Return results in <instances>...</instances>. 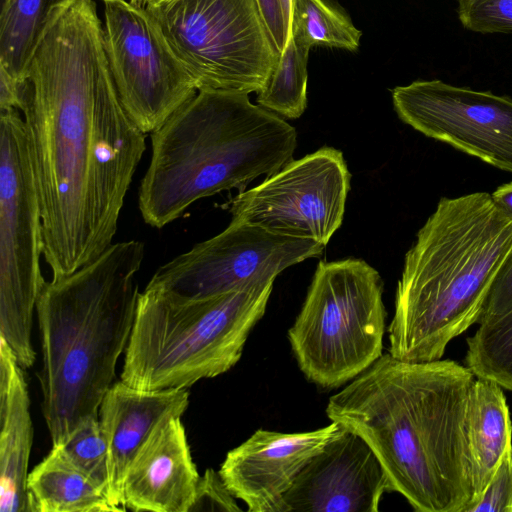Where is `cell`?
Segmentation results:
<instances>
[{"label":"cell","mask_w":512,"mask_h":512,"mask_svg":"<svg viewBox=\"0 0 512 512\" xmlns=\"http://www.w3.org/2000/svg\"><path fill=\"white\" fill-rule=\"evenodd\" d=\"M0 112V338L26 369L36 357L33 313L45 281L42 217L25 120L15 109Z\"/></svg>","instance_id":"obj_9"},{"label":"cell","mask_w":512,"mask_h":512,"mask_svg":"<svg viewBox=\"0 0 512 512\" xmlns=\"http://www.w3.org/2000/svg\"><path fill=\"white\" fill-rule=\"evenodd\" d=\"M33 444L23 368L0 338V512H31L27 490Z\"/></svg>","instance_id":"obj_18"},{"label":"cell","mask_w":512,"mask_h":512,"mask_svg":"<svg viewBox=\"0 0 512 512\" xmlns=\"http://www.w3.org/2000/svg\"><path fill=\"white\" fill-rule=\"evenodd\" d=\"M200 475L181 417L161 421L131 462L123 483L133 511L190 512Z\"/></svg>","instance_id":"obj_16"},{"label":"cell","mask_w":512,"mask_h":512,"mask_svg":"<svg viewBox=\"0 0 512 512\" xmlns=\"http://www.w3.org/2000/svg\"><path fill=\"white\" fill-rule=\"evenodd\" d=\"M297 133L282 117L252 104L247 93L202 89L151 133V158L138 205L163 228L196 201L245 190L292 159Z\"/></svg>","instance_id":"obj_5"},{"label":"cell","mask_w":512,"mask_h":512,"mask_svg":"<svg viewBox=\"0 0 512 512\" xmlns=\"http://www.w3.org/2000/svg\"><path fill=\"white\" fill-rule=\"evenodd\" d=\"M102 1H106V0H102ZM131 1H134V2H138V3H142V4H147L149 1L151 0H131Z\"/></svg>","instance_id":"obj_34"},{"label":"cell","mask_w":512,"mask_h":512,"mask_svg":"<svg viewBox=\"0 0 512 512\" xmlns=\"http://www.w3.org/2000/svg\"><path fill=\"white\" fill-rule=\"evenodd\" d=\"M311 239L272 233L231 220L216 236L165 263L148 287L182 299H201L274 282L286 268L322 255Z\"/></svg>","instance_id":"obj_12"},{"label":"cell","mask_w":512,"mask_h":512,"mask_svg":"<svg viewBox=\"0 0 512 512\" xmlns=\"http://www.w3.org/2000/svg\"><path fill=\"white\" fill-rule=\"evenodd\" d=\"M310 49L294 35L288 37L275 68L257 93L259 106L287 119H297L304 113Z\"/></svg>","instance_id":"obj_22"},{"label":"cell","mask_w":512,"mask_h":512,"mask_svg":"<svg viewBox=\"0 0 512 512\" xmlns=\"http://www.w3.org/2000/svg\"><path fill=\"white\" fill-rule=\"evenodd\" d=\"M27 80L20 83L0 66V111L15 109L21 111Z\"/></svg>","instance_id":"obj_31"},{"label":"cell","mask_w":512,"mask_h":512,"mask_svg":"<svg viewBox=\"0 0 512 512\" xmlns=\"http://www.w3.org/2000/svg\"><path fill=\"white\" fill-rule=\"evenodd\" d=\"M28 130L52 278L111 244L146 134L123 107L93 0L57 11L27 68Z\"/></svg>","instance_id":"obj_1"},{"label":"cell","mask_w":512,"mask_h":512,"mask_svg":"<svg viewBox=\"0 0 512 512\" xmlns=\"http://www.w3.org/2000/svg\"><path fill=\"white\" fill-rule=\"evenodd\" d=\"M189 404L187 389L141 390L114 383L99 407V421L108 446L109 502L124 511L127 470L155 427L168 417H181Z\"/></svg>","instance_id":"obj_17"},{"label":"cell","mask_w":512,"mask_h":512,"mask_svg":"<svg viewBox=\"0 0 512 512\" xmlns=\"http://www.w3.org/2000/svg\"><path fill=\"white\" fill-rule=\"evenodd\" d=\"M275 46L281 53L288 40V27L281 0H256Z\"/></svg>","instance_id":"obj_30"},{"label":"cell","mask_w":512,"mask_h":512,"mask_svg":"<svg viewBox=\"0 0 512 512\" xmlns=\"http://www.w3.org/2000/svg\"><path fill=\"white\" fill-rule=\"evenodd\" d=\"M398 117L423 135L512 173V99L441 80L392 90Z\"/></svg>","instance_id":"obj_13"},{"label":"cell","mask_w":512,"mask_h":512,"mask_svg":"<svg viewBox=\"0 0 512 512\" xmlns=\"http://www.w3.org/2000/svg\"><path fill=\"white\" fill-rule=\"evenodd\" d=\"M468 435L476 499L512 446V423L506 398L502 387L490 379L478 377L474 382Z\"/></svg>","instance_id":"obj_20"},{"label":"cell","mask_w":512,"mask_h":512,"mask_svg":"<svg viewBox=\"0 0 512 512\" xmlns=\"http://www.w3.org/2000/svg\"><path fill=\"white\" fill-rule=\"evenodd\" d=\"M144 257L143 242H117L70 275L42 285L35 310L42 351L38 377L52 446L99 416L131 334Z\"/></svg>","instance_id":"obj_3"},{"label":"cell","mask_w":512,"mask_h":512,"mask_svg":"<svg viewBox=\"0 0 512 512\" xmlns=\"http://www.w3.org/2000/svg\"><path fill=\"white\" fill-rule=\"evenodd\" d=\"M343 426L331 424L317 430L282 433L258 429L230 450L219 474L232 495L250 512H287L284 496L309 460Z\"/></svg>","instance_id":"obj_15"},{"label":"cell","mask_w":512,"mask_h":512,"mask_svg":"<svg viewBox=\"0 0 512 512\" xmlns=\"http://www.w3.org/2000/svg\"><path fill=\"white\" fill-rule=\"evenodd\" d=\"M273 283L201 299L146 286L138 297L121 381L141 390L188 389L227 372L263 317Z\"/></svg>","instance_id":"obj_6"},{"label":"cell","mask_w":512,"mask_h":512,"mask_svg":"<svg viewBox=\"0 0 512 512\" xmlns=\"http://www.w3.org/2000/svg\"><path fill=\"white\" fill-rule=\"evenodd\" d=\"M385 492L390 485L379 458L343 426L300 471L284 502L287 512H377Z\"/></svg>","instance_id":"obj_14"},{"label":"cell","mask_w":512,"mask_h":512,"mask_svg":"<svg viewBox=\"0 0 512 512\" xmlns=\"http://www.w3.org/2000/svg\"><path fill=\"white\" fill-rule=\"evenodd\" d=\"M491 197L497 207L512 219V182L499 186Z\"/></svg>","instance_id":"obj_32"},{"label":"cell","mask_w":512,"mask_h":512,"mask_svg":"<svg viewBox=\"0 0 512 512\" xmlns=\"http://www.w3.org/2000/svg\"><path fill=\"white\" fill-rule=\"evenodd\" d=\"M350 179L343 153L325 146L291 159L223 207L233 221L326 246L342 224Z\"/></svg>","instance_id":"obj_11"},{"label":"cell","mask_w":512,"mask_h":512,"mask_svg":"<svg viewBox=\"0 0 512 512\" xmlns=\"http://www.w3.org/2000/svg\"><path fill=\"white\" fill-rule=\"evenodd\" d=\"M58 447L109 500L108 446L98 416L83 421Z\"/></svg>","instance_id":"obj_25"},{"label":"cell","mask_w":512,"mask_h":512,"mask_svg":"<svg viewBox=\"0 0 512 512\" xmlns=\"http://www.w3.org/2000/svg\"><path fill=\"white\" fill-rule=\"evenodd\" d=\"M310 48L323 45L356 51L362 32L350 17L330 0H296L290 35Z\"/></svg>","instance_id":"obj_23"},{"label":"cell","mask_w":512,"mask_h":512,"mask_svg":"<svg viewBox=\"0 0 512 512\" xmlns=\"http://www.w3.org/2000/svg\"><path fill=\"white\" fill-rule=\"evenodd\" d=\"M27 490L31 512L118 511L58 446L29 472Z\"/></svg>","instance_id":"obj_19"},{"label":"cell","mask_w":512,"mask_h":512,"mask_svg":"<svg viewBox=\"0 0 512 512\" xmlns=\"http://www.w3.org/2000/svg\"><path fill=\"white\" fill-rule=\"evenodd\" d=\"M73 0H2L0 66L20 83L54 14Z\"/></svg>","instance_id":"obj_21"},{"label":"cell","mask_w":512,"mask_h":512,"mask_svg":"<svg viewBox=\"0 0 512 512\" xmlns=\"http://www.w3.org/2000/svg\"><path fill=\"white\" fill-rule=\"evenodd\" d=\"M474 373L452 360L408 362L383 354L340 392L326 415L360 435L390 492L417 512H463L475 499L469 445Z\"/></svg>","instance_id":"obj_2"},{"label":"cell","mask_w":512,"mask_h":512,"mask_svg":"<svg viewBox=\"0 0 512 512\" xmlns=\"http://www.w3.org/2000/svg\"><path fill=\"white\" fill-rule=\"evenodd\" d=\"M383 281L361 259L320 261L288 339L311 382L338 388L382 354L386 330Z\"/></svg>","instance_id":"obj_7"},{"label":"cell","mask_w":512,"mask_h":512,"mask_svg":"<svg viewBox=\"0 0 512 512\" xmlns=\"http://www.w3.org/2000/svg\"><path fill=\"white\" fill-rule=\"evenodd\" d=\"M104 2V44L120 101L145 133H152L198 91L142 3Z\"/></svg>","instance_id":"obj_10"},{"label":"cell","mask_w":512,"mask_h":512,"mask_svg":"<svg viewBox=\"0 0 512 512\" xmlns=\"http://www.w3.org/2000/svg\"><path fill=\"white\" fill-rule=\"evenodd\" d=\"M284 8L286 23L288 27V32L290 33L291 29V23H292V17H293V11H294V5L296 0H281ZM289 37V35H288Z\"/></svg>","instance_id":"obj_33"},{"label":"cell","mask_w":512,"mask_h":512,"mask_svg":"<svg viewBox=\"0 0 512 512\" xmlns=\"http://www.w3.org/2000/svg\"><path fill=\"white\" fill-rule=\"evenodd\" d=\"M511 249L512 219L491 194L441 198L405 255L388 353L408 362L440 359L477 323Z\"/></svg>","instance_id":"obj_4"},{"label":"cell","mask_w":512,"mask_h":512,"mask_svg":"<svg viewBox=\"0 0 512 512\" xmlns=\"http://www.w3.org/2000/svg\"><path fill=\"white\" fill-rule=\"evenodd\" d=\"M467 367L512 391V311L479 324L467 338Z\"/></svg>","instance_id":"obj_24"},{"label":"cell","mask_w":512,"mask_h":512,"mask_svg":"<svg viewBox=\"0 0 512 512\" xmlns=\"http://www.w3.org/2000/svg\"><path fill=\"white\" fill-rule=\"evenodd\" d=\"M512 512V446L482 493L463 512Z\"/></svg>","instance_id":"obj_27"},{"label":"cell","mask_w":512,"mask_h":512,"mask_svg":"<svg viewBox=\"0 0 512 512\" xmlns=\"http://www.w3.org/2000/svg\"><path fill=\"white\" fill-rule=\"evenodd\" d=\"M458 16L473 32H512V0H458Z\"/></svg>","instance_id":"obj_26"},{"label":"cell","mask_w":512,"mask_h":512,"mask_svg":"<svg viewBox=\"0 0 512 512\" xmlns=\"http://www.w3.org/2000/svg\"><path fill=\"white\" fill-rule=\"evenodd\" d=\"M512 311V249L500 266L485 299L478 324Z\"/></svg>","instance_id":"obj_29"},{"label":"cell","mask_w":512,"mask_h":512,"mask_svg":"<svg viewBox=\"0 0 512 512\" xmlns=\"http://www.w3.org/2000/svg\"><path fill=\"white\" fill-rule=\"evenodd\" d=\"M2 1V0H1Z\"/></svg>","instance_id":"obj_35"},{"label":"cell","mask_w":512,"mask_h":512,"mask_svg":"<svg viewBox=\"0 0 512 512\" xmlns=\"http://www.w3.org/2000/svg\"><path fill=\"white\" fill-rule=\"evenodd\" d=\"M198 511H241L219 472L212 468L206 469L197 483L195 499L190 512Z\"/></svg>","instance_id":"obj_28"},{"label":"cell","mask_w":512,"mask_h":512,"mask_svg":"<svg viewBox=\"0 0 512 512\" xmlns=\"http://www.w3.org/2000/svg\"><path fill=\"white\" fill-rule=\"evenodd\" d=\"M145 7L198 90L258 93L280 52L256 0H151Z\"/></svg>","instance_id":"obj_8"}]
</instances>
